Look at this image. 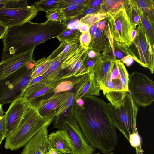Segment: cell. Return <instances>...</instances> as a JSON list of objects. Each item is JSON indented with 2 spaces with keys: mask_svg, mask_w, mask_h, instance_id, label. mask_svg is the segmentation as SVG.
Masks as SVG:
<instances>
[{
  "mask_svg": "<svg viewBox=\"0 0 154 154\" xmlns=\"http://www.w3.org/2000/svg\"><path fill=\"white\" fill-rule=\"evenodd\" d=\"M82 99L84 103L82 106L74 102L71 108L73 116L91 146L103 154L112 152L118 145V138L107 103L95 96Z\"/></svg>",
  "mask_w": 154,
  "mask_h": 154,
  "instance_id": "obj_1",
  "label": "cell"
},
{
  "mask_svg": "<svg viewBox=\"0 0 154 154\" xmlns=\"http://www.w3.org/2000/svg\"><path fill=\"white\" fill-rule=\"evenodd\" d=\"M128 92L110 91L105 95L110 102L107 103L108 109L114 125L128 141L130 134L137 128L138 110Z\"/></svg>",
  "mask_w": 154,
  "mask_h": 154,
  "instance_id": "obj_2",
  "label": "cell"
},
{
  "mask_svg": "<svg viewBox=\"0 0 154 154\" xmlns=\"http://www.w3.org/2000/svg\"><path fill=\"white\" fill-rule=\"evenodd\" d=\"M29 105L17 128L6 137L4 145L5 149L14 151L24 146L40 130L47 128L55 117H43L35 107Z\"/></svg>",
  "mask_w": 154,
  "mask_h": 154,
  "instance_id": "obj_3",
  "label": "cell"
},
{
  "mask_svg": "<svg viewBox=\"0 0 154 154\" xmlns=\"http://www.w3.org/2000/svg\"><path fill=\"white\" fill-rule=\"evenodd\" d=\"M34 62L29 63L0 81V103H11L22 96L32 79Z\"/></svg>",
  "mask_w": 154,
  "mask_h": 154,
  "instance_id": "obj_4",
  "label": "cell"
},
{
  "mask_svg": "<svg viewBox=\"0 0 154 154\" xmlns=\"http://www.w3.org/2000/svg\"><path fill=\"white\" fill-rule=\"evenodd\" d=\"M137 35L129 47L122 44L119 48L125 55L132 57L142 66L148 69L153 74L154 69V47L141 23L136 28Z\"/></svg>",
  "mask_w": 154,
  "mask_h": 154,
  "instance_id": "obj_5",
  "label": "cell"
},
{
  "mask_svg": "<svg viewBox=\"0 0 154 154\" xmlns=\"http://www.w3.org/2000/svg\"><path fill=\"white\" fill-rule=\"evenodd\" d=\"M128 89L137 107H146L154 101V82L144 74L134 71L129 75Z\"/></svg>",
  "mask_w": 154,
  "mask_h": 154,
  "instance_id": "obj_6",
  "label": "cell"
},
{
  "mask_svg": "<svg viewBox=\"0 0 154 154\" xmlns=\"http://www.w3.org/2000/svg\"><path fill=\"white\" fill-rule=\"evenodd\" d=\"M107 14V24L113 39L125 46L129 47L132 43L131 32L137 26L132 25L124 5L120 8Z\"/></svg>",
  "mask_w": 154,
  "mask_h": 154,
  "instance_id": "obj_7",
  "label": "cell"
},
{
  "mask_svg": "<svg viewBox=\"0 0 154 154\" xmlns=\"http://www.w3.org/2000/svg\"><path fill=\"white\" fill-rule=\"evenodd\" d=\"M60 129L64 130L67 134L72 154H92L94 152L96 149L87 141L73 116L71 109L63 119Z\"/></svg>",
  "mask_w": 154,
  "mask_h": 154,
  "instance_id": "obj_8",
  "label": "cell"
},
{
  "mask_svg": "<svg viewBox=\"0 0 154 154\" xmlns=\"http://www.w3.org/2000/svg\"><path fill=\"white\" fill-rule=\"evenodd\" d=\"M129 75L122 62L119 60H114L104 79L101 90L104 95L110 91L129 92Z\"/></svg>",
  "mask_w": 154,
  "mask_h": 154,
  "instance_id": "obj_9",
  "label": "cell"
},
{
  "mask_svg": "<svg viewBox=\"0 0 154 154\" xmlns=\"http://www.w3.org/2000/svg\"><path fill=\"white\" fill-rule=\"evenodd\" d=\"M40 11L34 5L25 8H0V24L8 28L30 21Z\"/></svg>",
  "mask_w": 154,
  "mask_h": 154,
  "instance_id": "obj_10",
  "label": "cell"
},
{
  "mask_svg": "<svg viewBox=\"0 0 154 154\" xmlns=\"http://www.w3.org/2000/svg\"><path fill=\"white\" fill-rule=\"evenodd\" d=\"M35 48L2 60L0 62V81L29 63L35 61L33 56Z\"/></svg>",
  "mask_w": 154,
  "mask_h": 154,
  "instance_id": "obj_11",
  "label": "cell"
},
{
  "mask_svg": "<svg viewBox=\"0 0 154 154\" xmlns=\"http://www.w3.org/2000/svg\"><path fill=\"white\" fill-rule=\"evenodd\" d=\"M65 43L61 42L59 46L49 56L53 59L49 68L42 76L39 82L45 85L53 84L62 80L63 72L61 68Z\"/></svg>",
  "mask_w": 154,
  "mask_h": 154,
  "instance_id": "obj_12",
  "label": "cell"
},
{
  "mask_svg": "<svg viewBox=\"0 0 154 154\" xmlns=\"http://www.w3.org/2000/svg\"><path fill=\"white\" fill-rule=\"evenodd\" d=\"M65 97V92L54 94L38 100L31 106L35 107L43 117H55L63 104Z\"/></svg>",
  "mask_w": 154,
  "mask_h": 154,
  "instance_id": "obj_13",
  "label": "cell"
},
{
  "mask_svg": "<svg viewBox=\"0 0 154 154\" xmlns=\"http://www.w3.org/2000/svg\"><path fill=\"white\" fill-rule=\"evenodd\" d=\"M29 105L21 97L11 103L5 113L6 115V137L17 128Z\"/></svg>",
  "mask_w": 154,
  "mask_h": 154,
  "instance_id": "obj_14",
  "label": "cell"
},
{
  "mask_svg": "<svg viewBox=\"0 0 154 154\" xmlns=\"http://www.w3.org/2000/svg\"><path fill=\"white\" fill-rule=\"evenodd\" d=\"M47 128L40 130L24 146V154H51L53 150L48 140Z\"/></svg>",
  "mask_w": 154,
  "mask_h": 154,
  "instance_id": "obj_15",
  "label": "cell"
},
{
  "mask_svg": "<svg viewBox=\"0 0 154 154\" xmlns=\"http://www.w3.org/2000/svg\"><path fill=\"white\" fill-rule=\"evenodd\" d=\"M115 60L102 53L96 58L94 67L90 70V73L94 85L98 89L101 90L104 79L112 62Z\"/></svg>",
  "mask_w": 154,
  "mask_h": 154,
  "instance_id": "obj_16",
  "label": "cell"
},
{
  "mask_svg": "<svg viewBox=\"0 0 154 154\" xmlns=\"http://www.w3.org/2000/svg\"><path fill=\"white\" fill-rule=\"evenodd\" d=\"M48 140L53 150L59 154H72V150L67 135L63 129L51 133Z\"/></svg>",
  "mask_w": 154,
  "mask_h": 154,
  "instance_id": "obj_17",
  "label": "cell"
},
{
  "mask_svg": "<svg viewBox=\"0 0 154 154\" xmlns=\"http://www.w3.org/2000/svg\"><path fill=\"white\" fill-rule=\"evenodd\" d=\"M75 88V101L87 96L100 95V90L95 86L90 72L84 75L81 81Z\"/></svg>",
  "mask_w": 154,
  "mask_h": 154,
  "instance_id": "obj_18",
  "label": "cell"
},
{
  "mask_svg": "<svg viewBox=\"0 0 154 154\" xmlns=\"http://www.w3.org/2000/svg\"><path fill=\"white\" fill-rule=\"evenodd\" d=\"M109 45V40L104 30L97 29L91 36L88 49L100 52L103 51Z\"/></svg>",
  "mask_w": 154,
  "mask_h": 154,
  "instance_id": "obj_19",
  "label": "cell"
},
{
  "mask_svg": "<svg viewBox=\"0 0 154 154\" xmlns=\"http://www.w3.org/2000/svg\"><path fill=\"white\" fill-rule=\"evenodd\" d=\"M123 5L132 25L138 26L141 23V10L135 0H124Z\"/></svg>",
  "mask_w": 154,
  "mask_h": 154,
  "instance_id": "obj_20",
  "label": "cell"
},
{
  "mask_svg": "<svg viewBox=\"0 0 154 154\" xmlns=\"http://www.w3.org/2000/svg\"><path fill=\"white\" fill-rule=\"evenodd\" d=\"M61 81L46 85L32 94L22 98L29 104L32 105L38 100L40 97H46L51 95L53 90Z\"/></svg>",
  "mask_w": 154,
  "mask_h": 154,
  "instance_id": "obj_21",
  "label": "cell"
},
{
  "mask_svg": "<svg viewBox=\"0 0 154 154\" xmlns=\"http://www.w3.org/2000/svg\"><path fill=\"white\" fill-rule=\"evenodd\" d=\"M84 75L77 77H72L62 80L53 90L52 94L70 91L73 90L81 81Z\"/></svg>",
  "mask_w": 154,
  "mask_h": 154,
  "instance_id": "obj_22",
  "label": "cell"
},
{
  "mask_svg": "<svg viewBox=\"0 0 154 154\" xmlns=\"http://www.w3.org/2000/svg\"><path fill=\"white\" fill-rule=\"evenodd\" d=\"M53 60V58L48 56L47 57H44L35 61L31 78L42 76L48 69Z\"/></svg>",
  "mask_w": 154,
  "mask_h": 154,
  "instance_id": "obj_23",
  "label": "cell"
},
{
  "mask_svg": "<svg viewBox=\"0 0 154 154\" xmlns=\"http://www.w3.org/2000/svg\"><path fill=\"white\" fill-rule=\"evenodd\" d=\"M146 17L154 23V1L152 0H135Z\"/></svg>",
  "mask_w": 154,
  "mask_h": 154,
  "instance_id": "obj_24",
  "label": "cell"
},
{
  "mask_svg": "<svg viewBox=\"0 0 154 154\" xmlns=\"http://www.w3.org/2000/svg\"><path fill=\"white\" fill-rule=\"evenodd\" d=\"M63 0H42L36 1L34 3L40 11L45 12L57 8H62Z\"/></svg>",
  "mask_w": 154,
  "mask_h": 154,
  "instance_id": "obj_25",
  "label": "cell"
},
{
  "mask_svg": "<svg viewBox=\"0 0 154 154\" xmlns=\"http://www.w3.org/2000/svg\"><path fill=\"white\" fill-rule=\"evenodd\" d=\"M124 0H102L100 5V13H111L121 8L123 5Z\"/></svg>",
  "mask_w": 154,
  "mask_h": 154,
  "instance_id": "obj_26",
  "label": "cell"
},
{
  "mask_svg": "<svg viewBox=\"0 0 154 154\" xmlns=\"http://www.w3.org/2000/svg\"><path fill=\"white\" fill-rule=\"evenodd\" d=\"M81 34L79 29L72 30L66 28L56 38L60 42H79Z\"/></svg>",
  "mask_w": 154,
  "mask_h": 154,
  "instance_id": "obj_27",
  "label": "cell"
},
{
  "mask_svg": "<svg viewBox=\"0 0 154 154\" xmlns=\"http://www.w3.org/2000/svg\"><path fill=\"white\" fill-rule=\"evenodd\" d=\"M87 5H73L62 8L66 15L65 19L73 18L79 16L86 8Z\"/></svg>",
  "mask_w": 154,
  "mask_h": 154,
  "instance_id": "obj_28",
  "label": "cell"
},
{
  "mask_svg": "<svg viewBox=\"0 0 154 154\" xmlns=\"http://www.w3.org/2000/svg\"><path fill=\"white\" fill-rule=\"evenodd\" d=\"M140 19L141 24L145 29L152 45L154 47V23L150 21L141 10Z\"/></svg>",
  "mask_w": 154,
  "mask_h": 154,
  "instance_id": "obj_29",
  "label": "cell"
},
{
  "mask_svg": "<svg viewBox=\"0 0 154 154\" xmlns=\"http://www.w3.org/2000/svg\"><path fill=\"white\" fill-rule=\"evenodd\" d=\"M47 20L62 23L66 18V15L61 8L51 10L46 12Z\"/></svg>",
  "mask_w": 154,
  "mask_h": 154,
  "instance_id": "obj_30",
  "label": "cell"
},
{
  "mask_svg": "<svg viewBox=\"0 0 154 154\" xmlns=\"http://www.w3.org/2000/svg\"><path fill=\"white\" fill-rule=\"evenodd\" d=\"M108 17L107 13H97L87 15L79 20L80 23L87 24L89 26Z\"/></svg>",
  "mask_w": 154,
  "mask_h": 154,
  "instance_id": "obj_31",
  "label": "cell"
},
{
  "mask_svg": "<svg viewBox=\"0 0 154 154\" xmlns=\"http://www.w3.org/2000/svg\"><path fill=\"white\" fill-rule=\"evenodd\" d=\"M128 141L130 145L136 149V154H143L144 151L141 146V138L137 128L134 129L130 134Z\"/></svg>",
  "mask_w": 154,
  "mask_h": 154,
  "instance_id": "obj_32",
  "label": "cell"
},
{
  "mask_svg": "<svg viewBox=\"0 0 154 154\" xmlns=\"http://www.w3.org/2000/svg\"><path fill=\"white\" fill-rule=\"evenodd\" d=\"M26 0H8L5 4L4 7L12 9L25 8L29 6Z\"/></svg>",
  "mask_w": 154,
  "mask_h": 154,
  "instance_id": "obj_33",
  "label": "cell"
},
{
  "mask_svg": "<svg viewBox=\"0 0 154 154\" xmlns=\"http://www.w3.org/2000/svg\"><path fill=\"white\" fill-rule=\"evenodd\" d=\"M66 28L72 30L79 29L80 22L75 18L65 19L62 23Z\"/></svg>",
  "mask_w": 154,
  "mask_h": 154,
  "instance_id": "obj_34",
  "label": "cell"
},
{
  "mask_svg": "<svg viewBox=\"0 0 154 154\" xmlns=\"http://www.w3.org/2000/svg\"><path fill=\"white\" fill-rule=\"evenodd\" d=\"M6 115L5 114L0 118V146L3 140L6 137Z\"/></svg>",
  "mask_w": 154,
  "mask_h": 154,
  "instance_id": "obj_35",
  "label": "cell"
},
{
  "mask_svg": "<svg viewBox=\"0 0 154 154\" xmlns=\"http://www.w3.org/2000/svg\"><path fill=\"white\" fill-rule=\"evenodd\" d=\"M91 36L89 31L82 33L79 37V42L81 45L85 48L88 49Z\"/></svg>",
  "mask_w": 154,
  "mask_h": 154,
  "instance_id": "obj_36",
  "label": "cell"
},
{
  "mask_svg": "<svg viewBox=\"0 0 154 154\" xmlns=\"http://www.w3.org/2000/svg\"><path fill=\"white\" fill-rule=\"evenodd\" d=\"M91 0H63L62 8L73 5L88 4Z\"/></svg>",
  "mask_w": 154,
  "mask_h": 154,
  "instance_id": "obj_37",
  "label": "cell"
},
{
  "mask_svg": "<svg viewBox=\"0 0 154 154\" xmlns=\"http://www.w3.org/2000/svg\"><path fill=\"white\" fill-rule=\"evenodd\" d=\"M100 5L94 8H86L85 9L80 15L75 18L79 20L81 18L86 15L98 12L100 13Z\"/></svg>",
  "mask_w": 154,
  "mask_h": 154,
  "instance_id": "obj_38",
  "label": "cell"
},
{
  "mask_svg": "<svg viewBox=\"0 0 154 154\" xmlns=\"http://www.w3.org/2000/svg\"><path fill=\"white\" fill-rule=\"evenodd\" d=\"M97 57L93 59H90L87 56L84 64V66L90 70L92 69L94 67Z\"/></svg>",
  "mask_w": 154,
  "mask_h": 154,
  "instance_id": "obj_39",
  "label": "cell"
},
{
  "mask_svg": "<svg viewBox=\"0 0 154 154\" xmlns=\"http://www.w3.org/2000/svg\"><path fill=\"white\" fill-rule=\"evenodd\" d=\"M119 61L127 66H129L133 63L134 60L131 56L127 55L122 57Z\"/></svg>",
  "mask_w": 154,
  "mask_h": 154,
  "instance_id": "obj_40",
  "label": "cell"
},
{
  "mask_svg": "<svg viewBox=\"0 0 154 154\" xmlns=\"http://www.w3.org/2000/svg\"><path fill=\"white\" fill-rule=\"evenodd\" d=\"M102 0H91L90 2L87 5L86 8H94L100 6L101 4Z\"/></svg>",
  "mask_w": 154,
  "mask_h": 154,
  "instance_id": "obj_41",
  "label": "cell"
},
{
  "mask_svg": "<svg viewBox=\"0 0 154 154\" xmlns=\"http://www.w3.org/2000/svg\"><path fill=\"white\" fill-rule=\"evenodd\" d=\"M100 53L93 50L88 49L87 51V57L89 58L93 59L98 56Z\"/></svg>",
  "mask_w": 154,
  "mask_h": 154,
  "instance_id": "obj_42",
  "label": "cell"
},
{
  "mask_svg": "<svg viewBox=\"0 0 154 154\" xmlns=\"http://www.w3.org/2000/svg\"><path fill=\"white\" fill-rule=\"evenodd\" d=\"M90 26L84 23L80 22L79 30L81 33L89 31Z\"/></svg>",
  "mask_w": 154,
  "mask_h": 154,
  "instance_id": "obj_43",
  "label": "cell"
},
{
  "mask_svg": "<svg viewBox=\"0 0 154 154\" xmlns=\"http://www.w3.org/2000/svg\"><path fill=\"white\" fill-rule=\"evenodd\" d=\"M8 28L0 24V39H2Z\"/></svg>",
  "mask_w": 154,
  "mask_h": 154,
  "instance_id": "obj_44",
  "label": "cell"
},
{
  "mask_svg": "<svg viewBox=\"0 0 154 154\" xmlns=\"http://www.w3.org/2000/svg\"><path fill=\"white\" fill-rule=\"evenodd\" d=\"M106 26V21L102 20L98 22L97 28L98 29L104 31Z\"/></svg>",
  "mask_w": 154,
  "mask_h": 154,
  "instance_id": "obj_45",
  "label": "cell"
},
{
  "mask_svg": "<svg viewBox=\"0 0 154 154\" xmlns=\"http://www.w3.org/2000/svg\"><path fill=\"white\" fill-rule=\"evenodd\" d=\"M42 78V76L32 79L26 88L35 84L39 82Z\"/></svg>",
  "mask_w": 154,
  "mask_h": 154,
  "instance_id": "obj_46",
  "label": "cell"
},
{
  "mask_svg": "<svg viewBox=\"0 0 154 154\" xmlns=\"http://www.w3.org/2000/svg\"><path fill=\"white\" fill-rule=\"evenodd\" d=\"M98 22L91 25L89 31L91 36H92L96 30L97 28Z\"/></svg>",
  "mask_w": 154,
  "mask_h": 154,
  "instance_id": "obj_47",
  "label": "cell"
},
{
  "mask_svg": "<svg viewBox=\"0 0 154 154\" xmlns=\"http://www.w3.org/2000/svg\"><path fill=\"white\" fill-rule=\"evenodd\" d=\"M137 32L136 28L133 29L132 31L131 34V38L132 42L136 37L137 35Z\"/></svg>",
  "mask_w": 154,
  "mask_h": 154,
  "instance_id": "obj_48",
  "label": "cell"
},
{
  "mask_svg": "<svg viewBox=\"0 0 154 154\" xmlns=\"http://www.w3.org/2000/svg\"><path fill=\"white\" fill-rule=\"evenodd\" d=\"M77 105L79 106H82L84 103V101L82 98H79L75 100Z\"/></svg>",
  "mask_w": 154,
  "mask_h": 154,
  "instance_id": "obj_49",
  "label": "cell"
},
{
  "mask_svg": "<svg viewBox=\"0 0 154 154\" xmlns=\"http://www.w3.org/2000/svg\"><path fill=\"white\" fill-rule=\"evenodd\" d=\"M2 106V105L0 103V118H2L4 115Z\"/></svg>",
  "mask_w": 154,
  "mask_h": 154,
  "instance_id": "obj_50",
  "label": "cell"
},
{
  "mask_svg": "<svg viewBox=\"0 0 154 154\" xmlns=\"http://www.w3.org/2000/svg\"><path fill=\"white\" fill-rule=\"evenodd\" d=\"M8 1V0H0V4H5Z\"/></svg>",
  "mask_w": 154,
  "mask_h": 154,
  "instance_id": "obj_51",
  "label": "cell"
},
{
  "mask_svg": "<svg viewBox=\"0 0 154 154\" xmlns=\"http://www.w3.org/2000/svg\"><path fill=\"white\" fill-rule=\"evenodd\" d=\"M4 5L5 4H0V8L4 7Z\"/></svg>",
  "mask_w": 154,
  "mask_h": 154,
  "instance_id": "obj_52",
  "label": "cell"
},
{
  "mask_svg": "<svg viewBox=\"0 0 154 154\" xmlns=\"http://www.w3.org/2000/svg\"><path fill=\"white\" fill-rule=\"evenodd\" d=\"M51 154H59L55 151L53 150V152Z\"/></svg>",
  "mask_w": 154,
  "mask_h": 154,
  "instance_id": "obj_53",
  "label": "cell"
},
{
  "mask_svg": "<svg viewBox=\"0 0 154 154\" xmlns=\"http://www.w3.org/2000/svg\"><path fill=\"white\" fill-rule=\"evenodd\" d=\"M106 154H114L113 152H109V153Z\"/></svg>",
  "mask_w": 154,
  "mask_h": 154,
  "instance_id": "obj_54",
  "label": "cell"
},
{
  "mask_svg": "<svg viewBox=\"0 0 154 154\" xmlns=\"http://www.w3.org/2000/svg\"><path fill=\"white\" fill-rule=\"evenodd\" d=\"M20 154H24V152L23 151H22V152Z\"/></svg>",
  "mask_w": 154,
  "mask_h": 154,
  "instance_id": "obj_55",
  "label": "cell"
}]
</instances>
